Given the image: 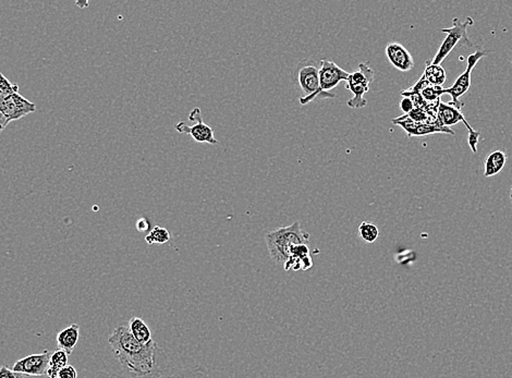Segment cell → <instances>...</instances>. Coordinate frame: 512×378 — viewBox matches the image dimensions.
Returning a JSON list of instances; mask_svg holds the SVG:
<instances>
[{
    "label": "cell",
    "mask_w": 512,
    "mask_h": 378,
    "mask_svg": "<svg viewBox=\"0 0 512 378\" xmlns=\"http://www.w3.org/2000/svg\"><path fill=\"white\" fill-rule=\"evenodd\" d=\"M15 378H25V376L21 375V374H17V375H15Z\"/></svg>",
    "instance_id": "1f68e13d"
},
{
    "label": "cell",
    "mask_w": 512,
    "mask_h": 378,
    "mask_svg": "<svg viewBox=\"0 0 512 378\" xmlns=\"http://www.w3.org/2000/svg\"><path fill=\"white\" fill-rule=\"evenodd\" d=\"M8 124H8L7 122H5V120H0V133L3 131V129H5Z\"/></svg>",
    "instance_id": "4dcf8cb0"
},
{
    "label": "cell",
    "mask_w": 512,
    "mask_h": 378,
    "mask_svg": "<svg viewBox=\"0 0 512 378\" xmlns=\"http://www.w3.org/2000/svg\"><path fill=\"white\" fill-rule=\"evenodd\" d=\"M17 374L13 373V370H9L7 365L0 368V378H15Z\"/></svg>",
    "instance_id": "f546056e"
},
{
    "label": "cell",
    "mask_w": 512,
    "mask_h": 378,
    "mask_svg": "<svg viewBox=\"0 0 512 378\" xmlns=\"http://www.w3.org/2000/svg\"><path fill=\"white\" fill-rule=\"evenodd\" d=\"M191 122H196L194 126H186L184 122H178L175 126L179 133L190 134L194 141L198 143L218 144V140L215 139L214 130L205 124L202 119V112L200 108H194L189 116Z\"/></svg>",
    "instance_id": "30bf717a"
},
{
    "label": "cell",
    "mask_w": 512,
    "mask_h": 378,
    "mask_svg": "<svg viewBox=\"0 0 512 378\" xmlns=\"http://www.w3.org/2000/svg\"><path fill=\"white\" fill-rule=\"evenodd\" d=\"M374 75L373 70L367 64H360L359 70L350 73L346 81V89L351 91L353 94V97L346 103L350 108L360 109L367 106V101L364 95L370 91Z\"/></svg>",
    "instance_id": "8992f818"
},
{
    "label": "cell",
    "mask_w": 512,
    "mask_h": 378,
    "mask_svg": "<svg viewBox=\"0 0 512 378\" xmlns=\"http://www.w3.org/2000/svg\"><path fill=\"white\" fill-rule=\"evenodd\" d=\"M110 378H212L204 366L188 364L171 360L166 352L161 351L156 366L153 371L146 374H132L119 370L112 374Z\"/></svg>",
    "instance_id": "7a4b0ae2"
},
{
    "label": "cell",
    "mask_w": 512,
    "mask_h": 378,
    "mask_svg": "<svg viewBox=\"0 0 512 378\" xmlns=\"http://www.w3.org/2000/svg\"><path fill=\"white\" fill-rule=\"evenodd\" d=\"M423 75L430 85H435V87H443L447 79L445 69L441 67V64H433L431 60L426 61Z\"/></svg>",
    "instance_id": "e0dca14e"
},
{
    "label": "cell",
    "mask_w": 512,
    "mask_h": 378,
    "mask_svg": "<svg viewBox=\"0 0 512 378\" xmlns=\"http://www.w3.org/2000/svg\"><path fill=\"white\" fill-rule=\"evenodd\" d=\"M453 23V27L441 29V32L445 33L447 36L441 43L439 50L436 52L435 57L432 60L431 62L433 64H441V62L451 54L457 46H463L467 48L474 46L468 35V27L474 24L472 17H468L465 22L459 20V17H455Z\"/></svg>",
    "instance_id": "277c9868"
},
{
    "label": "cell",
    "mask_w": 512,
    "mask_h": 378,
    "mask_svg": "<svg viewBox=\"0 0 512 378\" xmlns=\"http://www.w3.org/2000/svg\"><path fill=\"white\" fill-rule=\"evenodd\" d=\"M80 326L78 324H71L58 333L57 344L58 349H61L68 354H71L75 350V346L79 342Z\"/></svg>",
    "instance_id": "5bb4252c"
},
{
    "label": "cell",
    "mask_w": 512,
    "mask_h": 378,
    "mask_svg": "<svg viewBox=\"0 0 512 378\" xmlns=\"http://www.w3.org/2000/svg\"><path fill=\"white\" fill-rule=\"evenodd\" d=\"M511 201H512V190H511Z\"/></svg>",
    "instance_id": "d6a6232c"
},
{
    "label": "cell",
    "mask_w": 512,
    "mask_h": 378,
    "mask_svg": "<svg viewBox=\"0 0 512 378\" xmlns=\"http://www.w3.org/2000/svg\"><path fill=\"white\" fill-rule=\"evenodd\" d=\"M36 110V105L19 93L5 94L0 92V112L9 124L32 114Z\"/></svg>",
    "instance_id": "9c48e42d"
},
{
    "label": "cell",
    "mask_w": 512,
    "mask_h": 378,
    "mask_svg": "<svg viewBox=\"0 0 512 378\" xmlns=\"http://www.w3.org/2000/svg\"><path fill=\"white\" fill-rule=\"evenodd\" d=\"M437 118L439 126L451 128V126H455L459 122H462L467 126V129H468L469 133L474 132L472 126L469 124L467 119H465V117L461 112V109L457 108V107L451 105V103H444V101H441L439 107H438Z\"/></svg>",
    "instance_id": "4fadbf2b"
},
{
    "label": "cell",
    "mask_w": 512,
    "mask_h": 378,
    "mask_svg": "<svg viewBox=\"0 0 512 378\" xmlns=\"http://www.w3.org/2000/svg\"><path fill=\"white\" fill-rule=\"evenodd\" d=\"M480 136L481 133L478 131H474L472 132V133H469V145H470L471 150H472L473 153H476V152H478V139H480Z\"/></svg>",
    "instance_id": "4316f807"
},
{
    "label": "cell",
    "mask_w": 512,
    "mask_h": 378,
    "mask_svg": "<svg viewBox=\"0 0 512 378\" xmlns=\"http://www.w3.org/2000/svg\"><path fill=\"white\" fill-rule=\"evenodd\" d=\"M149 229V220H146L145 218H140V219L136 221V230L140 231V233H145V231H147Z\"/></svg>",
    "instance_id": "f1b7e54d"
},
{
    "label": "cell",
    "mask_w": 512,
    "mask_h": 378,
    "mask_svg": "<svg viewBox=\"0 0 512 378\" xmlns=\"http://www.w3.org/2000/svg\"><path fill=\"white\" fill-rule=\"evenodd\" d=\"M128 327L132 336L139 341L140 344H149L153 341L151 329L140 317H132L128 323Z\"/></svg>",
    "instance_id": "9a60e30c"
},
{
    "label": "cell",
    "mask_w": 512,
    "mask_h": 378,
    "mask_svg": "<svg viewBox=\"0 0 512 378\" xmlns=\"http://www.w3.org/2000/svg\"><path fill=\"white\" fill-rule=\"evenodd\" d=\"M445 133L455 136V132L451 128L438 126V124H418L414 131V136H426L431 134Z\"/></svg>",
    "instance_id": "44dd1931"
},
{
    "label": "cell",
    "mask_w": 512,
    "mask_h": 378,
    "mask_svg": "<svg viewBox=\"0 0 512 378\" xmlns=\"http://www.w3.org/2000/svg\"><path fill=\"white\" fill-rule=\"evenodd\" d=\"M57 378H78V372L72 365H67L60 370Z\"/></svg>",
    "instance_id": "484cf974"
},
{
    "label": "cell",
    "mask_w": 512,
    "mask_h": 378,
    "mask_svg": "<svg viewBox=\"0 0 512 378\" xmlns=\"http://www.w3.org/2000/svg\"><path fill=\"white\" fill-rule=\"evenodd\" d=\"M400 108L404 112V115H408L409 112L414 110V105L409 97H404V99L400 103Z\"/></svg>",
    "instance_id": "83f0119b"
},
{
    "label": "cell",
    "mask_w": 512,
    "mask_h": 378,
    "mask_svg": "<svg viewBox=\"0 0 512 378\" xmlns=\"http://www.w3.org/2000/svg\"><path fill=\"white\" fill-rule=\"evenodd\" d=\"M350 73L340 68L330 60H321L319 64V99H335L332 89L339 85L340 82L346 81Z\"/></svg>",
    "instance_id": "52a82bcc"
},
{
    "label": "cell",
    "mask_w": 512,
    "mask_h": 378,
    "mask_svg": "<svg viewBox=\"0 0 512 378\" xmlns=\"http://www.w3.org/2000/svg\"><path fill=\"white\" fill-rule=\"evenodd\" d=\"M170 238L171 235L169 230L161 227V226H156V227L153 228L149 235H146L145 241L149 245H165V243L169 242Z\"/></svg>",
    "instance_id": "ffe728a7"
},
{
    "label": "cell",
    "mask_w": 512,
    "mask_h": 378,
    "mask_svg": "<svg viewBox=\"0 0 512 378\" xmlns=\"http://www.w3.org/2000/svg\"><path fill=\"white\" fill-rule=\"evenodd\" d=\"M50 356L52 354L46 350L42 354L24 356L13 364V372L15 374H21L24 376L47 375Z\"/></svg>",
    "instance_id": "8fae6325"
},
{
    "label": "cell",
    "mask_w": 512,
    "mask_h": 378,
    "mask_svg": "<svg viewBox=\"0 0 512 378\" xmlns=\"http://www.w3.org/2000/svg\"><path fill=\"white\" fill-rule=\"evenodd\" d=\"M114 358L124 371L132 374H146L156 366L163 349L155 341L142 344L130 333L128 325H119L108 338Z\"/></svg>",
    "instance_id": "6da1fadb"
},
{
    "label": "cell",
    "mask_w": 512,
    "mask_h": 378,
    "mask_svg": "<svg viewBox=\"0 0 512 378\" xmlns=\"http://www.w3.org/2000/svg\"><path fill=\"white\" fill-rule=\"evenodd\" d=\"M0 92L5 94H15L19 93V85L11 83L3 73H0Z\"/></svg>",
    "instance_id": "cb8c5ba5"
},
{
    "label": "cell",
    "mask_w": 512,
    "mask_h": 378,
    "mask_svg": "<svg viewBox=\"0 0 512 378\" xmlns=\"http://www.w3.org/2000/svg\"><path fill=\"white\" fill-rule=\"evenodd\" d=\"M385 52L387 59L399 71L407 72L414 69V57L402 45L399 43H389Z\"/></svg>",
    "instance_id": "7c38bea8"
},
{
    "label": "cell",
    "mask_w": 512,
    "mask_h": 378,
    "mask_svg": "<svg viewBox=\"0 0 512 378\" xmlns=\"http://www.w3.org/2000/svg\"><path fill=\"white\" fill-rule=\"evenodd\" d=\"M297 80L301 91L300 104L305 106L319 99V66L314 60L305 59L298 64Z\"/></svg>",
    "instance_id": "5b68a950"
},
{
    "label": "cell",
    "mask_w": 512,
    "mask_h": 378,
    "mask_svg": "<svg viewBox=\"0 0 512 378\" xmlns=\"http://www.w3.org/2000/svg\"><path fill=\"white\" fill-rule=\"evenodd\" d=\"M408 116L416 124H425L427 120V112L425 108H414L412 112H409Z\"/></svg>",
    "instance_id": "d4e9b609"
},
{
    "label": "cell",
    "mask_w": 512,
    "mask_h": 378,
    "mask_svg": "<svg viewBox=\"0 0 512 378\" xmlns=\"http://www.w3.org/2000/svg\"><path fill=\"white\" fill-rule=\"evenodd\" d=\"M506 161H507V155L505 152L495 151L490 153L484 163V176L494 177L505 167Z\"/></svg>",
    "instance_id": "2e32d148"
},
{
    "label": "cell",
    "mask_w": 512,
    "mask_h": 378,
    "mask_svg": "<svg viewBox=\"0 0 512 378\" xmlns=\"http://www.w3.org/2000/svg\"><path fill=\"white\" fill-rule=\"evenodd\" d=\"M68 356L69 354L61 349H58L56 351L52 352L50 356V365H48V377L57 378L60 370L68 365Z\"/></svg>",
    "instance_id": "ac0fdd59"
},
{
    "label": "cell",
    "mask_w": 512,
    "mask_h": 378,
    "mask_svg": "<svg viewBox=\"0 0 512 378\" xmlns=\"http://www.w3.org/2000/svg\"><path fill=\"white\" fill-rule=\"evenodd\" d=\"M488 52V50H478V52L471 54L467 59V68H465L462 75L457 78L453 87H445V94H449L453 97V101L451 104L457 107V108H462L463 103L460 101V99L470 89L471 75H472L473 69L476 67V64L482 58L485 57Z\"/></svg>",
    "instance_id": "ba28073f"
},
{
    "label": "cell",
    "mask_w": 512,
    "mask_h": 378,
    "mask_svg": "<svg viewBox=\"0 0 512 378\" xmlns=\"http://www.w3.org/2000/svg\"><path fill=\"white\" fill-rule=\"evenodd\" d=\"M443 94H445V87H435V85H430L420 92V96L423 97L424 101L428 104L441 101V96Z\"/></svg>",
    "instance_id": "603a6c76"
},
{
    "label": "cell",
    "mask_w": 512,
    "mask_h": 378,
    "mask_svg": "<svg viewBox=\"0 0 512 378\" xmlns=\"http://www.w3.org/2000/svg\"><path fill=\"white\" fill-rule=\"evenodd\" d=\"M359 235L363 241L367 243H374L379 239V230L376 225L367 221H363L359 226Z\"/></svg>",
    "instance_id": "7402d4cb"
},
{
    "label": "cell",
    "mask_w": 512,
    "mask_h": 378,
    "mask_svg": "<svg viewBox=\"0 0 512 378\" xmlns=\"http://www.w3.org/2000/svg\"><path fill=\"white\" fill-rule=\"evenodd\" d=\"M313 261L312 257H292L290 256L288 259L287 262L284 265V270L286 272L289 270H293V272H298V270H309V268H312Z\"/></svg>",
    "instance_id": "d6986e66"
},
{
    "label": "cell",
    "mask_w": 512,
    "mask_h": 378,
    "mask_svg": "<svg viewBox=\"0 0 512 378\" xmlns=\"http://www.w3.org/2000/svg\"><path fill=\"white\" fill-rule=\"evenodd\" d=\"M270 259L276 264L285 265L290 256L291 249L295 245H309V235L302 229L300 221H295L288 227L272 230L265 235Z\"/></svg>",
    "instance_id": "3957f363"
}]
</instances>
